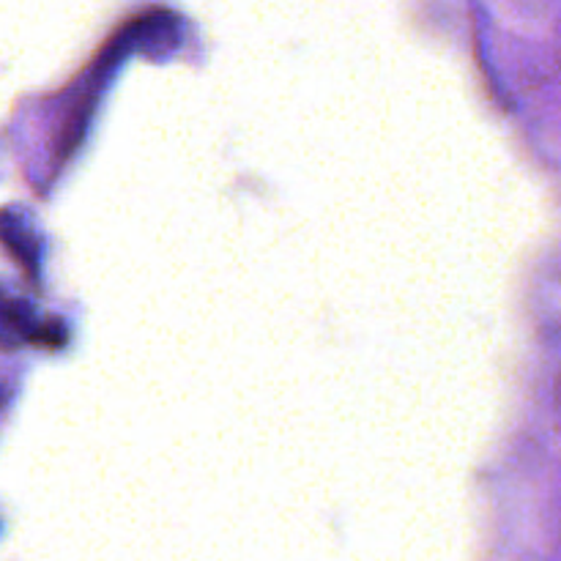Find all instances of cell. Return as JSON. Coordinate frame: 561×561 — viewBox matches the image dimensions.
Returning <instances> with one entry per match:
<instances>
[{"label":"cell","instance_id":"6da1fadb","mask_svg":"<svg viewBox=\"0 0 561 561\" xmlns=\"http://www.w3.org/2000/svg\"><path fill=\"white\" fill-rule=\"evenodd\" d=\"M20 334H22L20 307L9 305L5 296L0 294V345H16Z\"/></svg>","mask_w":561,"mask_h":561}]
</instances>
